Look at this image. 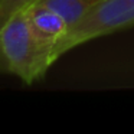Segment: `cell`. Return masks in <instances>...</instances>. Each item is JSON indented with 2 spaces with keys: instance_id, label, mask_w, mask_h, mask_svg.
Wrapping results in <instances>:
<instances>
[{
  "instance_id": "obj_5",
  "label": "cell",
  "mask_w": 134,
  "mask_h": 134,
  "mask_svg": "<svg viewBox=\"0 0 134 134\" xmlns=\"http://www.w3.org/2000/svg\"><path fill=\"white\" fill-rule=\"evenodd\" d=\"M39 0H0V20L6 23L15 13L30 7Z\"/></svg>"
},
{
  "instance_id": "obj_3",
  "label": "cell",
  "mask_w": 134,
  "mask_h": 134,
  "mask_svg": "<svg viewBox=\"0 0 134 134\" xmlns=\"http://www.w3.org/2000/svg\"><path fill=\"white\" fill-rule=\"evenodd\" d=\"M25 12H26L27 22H29V26L35 38L42 45L51 48L53 52L55 45L64 38V35L68 30L65 19L55 10L41 3L32 4L30 7L25 9Z\"/></svg>"
},
{
  "instance_id": "obj_4",
  "label": "cell",
  "mask_w": 134,
  "mask_h": 134,
  "mask_svg": "<svg viewBox=\"0 0 134 134\" xmlns=\"http://www.w3.org/2000/svg\"><path fill=\"white\" fill-rule=\"evenodd\" d=\"M104 0H39L38 3L55 10L66 22L68 27L75 25L87 12Z\"/></svg>"
},
{
  "instance_id": "obj_1",
  "label": "cell",
  "mask_w": 134,
  "mask_h": 134,
  "mask_svg": "<svg viewBox=\"0 0 134 134\" xmlns=\"http://www.w3.org/2000/svg\"><path fill=\"white\" fill-rule=\"evenodd\" d=\"M0 42L6 72L16 75L27 85L41 79L53 64L52 49L35 38L25 10L15 13L2 26Z\"/></svg>"
},
{
  "instance_id": "obj_6",
  "label": "cell",
  "mask_w": 134,
  "mask_h": 134,
  "mask_svg": "<svg viewBox=\"0 0 134 134\" xmlns=\"http://www.w3.org/2000/svg\"><path fill=\"white\" fill-rule=\"evenodd\" d=\"M2 20H0V32H2ZM0 71H6V62H4V56H3V51H2V42H0Z\"/></svg>"
},
{
  "instance_id": "obj_2",
  "label": "cell",
  "mask_w": 134,
  "mask_h": 134,
  "mask_svg": "<svg viewBox=\"0 0 134 134\" xmlns=\"http://www.w3.org/2000/svg\"><path fill=\"white\" fill-rule=\"evenodd\" d=\"M134 26V0H104L87 12L75 25L68 27L55 45L53 61L81 43Z\"/></svg>"
}]
</instances>
